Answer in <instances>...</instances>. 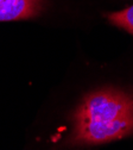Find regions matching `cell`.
<instances>
[{"mask_svg":"<svg viewBox=\"0 0 133 150\" xmlns=\"http://www.w3.org/2000/svg\"><path fill=\"white\" fill-rule=\"evenodd\" d=\"M72 142L101 144L133 132V94L103 88L88 94L74 115Z\"/></svg>","mask_w":133,"mask_h":150,"instance_id":"6da1fadb","label":"cell"},{"mask_svg":"<svg viewBox=\"0 0 133 150\" xmlns=\"http://www.w3.org/2000/svg\"><path fill=\"white\" fill-rule=\"evenodd\" d=\"M43 0H0V22L26 19L42 8Z\"/></svg>","mask_w":133,"mask_h":150,"instance_id":"7a4b0ae2","label":"cell"},{"mask_svg":"<svg viewBox=\"0 0 133 150\" xmlns=\"http://www.w3.org/2000/svg\"><path fill=\"white\" fill-rule=\"evenodd\" d=\"M108 19L119 28L125 29L127 32L133 35V6H129L119 12L108 14Z\"/></svg>","mask_w":133,"mask_h":150,"instance_id":"3957f363","label":"cell"}]
</instances>
